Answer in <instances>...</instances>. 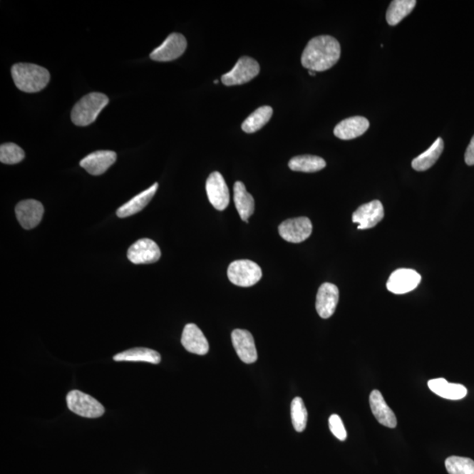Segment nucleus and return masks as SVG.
Returning <instances> with one entry per match:
<instances>
[{
    "instance_id": "26",
    "label": "nucleus",
    "mask_w": 474,
    "mask_h": 474,
    "mask_svg": "<svg viewBox=\"0 0 474 474\" xmlns=\"http://www.w3.org/2000/svg\"><path fill=\"white\" fill-rule=\"evenodd\" d=\"M416 5V0H394L386 12V21L390 26H396L411 14Z\"/></svg>"
},
{
    "instance_id": "19",
    "label": "nucleus",
    "mask_w": 474,
    "mask_h": 474,
    "mask_svg": "<svg viewBox=\"0 0 474 474\" xmlns=\"http://www.w3.org/2000/svg\"><path fill=\"white\" fill-rule=\"evenodd\" d=\"M370 407L375 418L382 426L388 428H396L397 419L392 409L386 404L384 397L378 390H373L370 394Z\"/></svg>"
},
{
    "instance_id": "31",
    "label": "nucleus",
    "mask_w": 474,
    "mask_h": 474,
    "mask_svg": "<svg viewBox=\"0 0 474 474\" xmlns=\"http://www.w3.org/2000/svg\"><path fill=\"white\" fill-rule=\"evenodd\" d=\"M329 424L332 434L335 436L337 439H339L340 441H344V440L346 439L347 432L346 430H345L344 423L339 416L332 415L329 417Z\"/></svg>"
},
{
    "instance_id": "5",
    "label": "nucleus",
    "mask_w": 474,
    "mask_h": 474,
    "mask_svg": "<svg viewBox=\"0 0 474 474\" xmlns=\"http://www.w3.org/2000/svg\"><path fill=\"white\" fill-rule=\"evenodd\" d=\"M67 406L74 414L87 418H98L104 415L105 408L100 401L78 390L67 394Z\"/></svg>"
},
{
    "instance_id": "14",
    "label": "nucleus",
    "mask_w": 474,
    "mask_h": 474,
    "mask_svg": "<svg viewBox=\"0 0 474 474\" xmlns=\"http://www.w3.org/2000/svg\"><path fill=\"white\" fill-rule=\"evenodd\" d=\"M116 159L117 155L112 150H98L82 159L81 166L91 175L98 176L107 172Z\"/></svg>"
},
{
    "instance_id": "16",
    "label": "nucleus",
    "mask_w": 474,
    "mask_h": 474,
    "mask_svg": "<svg viewBox=\"0 0 474 474\" xmlns=\"http://www.w3.org/2000/svg\"><path fill=\"white\" fill-rule=\"evenodd\" d=\"M235 350L245 364H253L257 360V351L253 336L245 329H235L231 335Z\"/></svg>"
},
{
    "instance_id": "22",
    "label": "nucleus",
    "mask_w": 474,
    "mask_h": 474,
    "mask_svg": "<svg viewBox=\"0 0 474 474\" xmlns=\"http://www.w3.org/2000/svg\"><path fill=\"white\" fill-rule=\"evenodd\" d=\"M234 202L242 221L248 222L255 210V202L252 195L247 192L244 184L241 181H237L234 185Z\"/></svg>"
},
{
    "instance_id": "4",
    "label": "nucleus",
    "mask_w": 474,
    "mask_h": 474,
    "mask_svg": "<svg viewBox=\"0 0 474 474\" xmlns=\"http://www.w3.org/2000/svg\"><path fill=\"white\" fill-rule=\"evenodd\" d=\"M227 277L236 286L249 287L254 286L262 278V270L255 262L248 259L237 260L227 268Z\"/></svg>"
},
{
    "instance_id": "9",
    "label": "nucleus",
    "mask_w": 474,
    "mask_h": 474,
    "mask_svg": "<svg viewBox=\"0 0 474 474\" xmlns=\"http://www.w3.org/2000/svg\"><path fill=\"white\" fill-rule=\"evenodd\" d=\"M160 257V249L149 238L140 239L128 250V259L135 264H153Z\"/></svg>"
},
{
    "instance_id": "6",
    "label": "nucleus",
    "mask_w": 474,
    "mask_h": 474,
    "mask_svg": "<svg viewBox=\"0 0 474 474\" xmlns=\"http://www.w3.org/2000/svg\"><path fill=\"white\" fill-rule=\"evenodd\" d=\"M259 71V64L255 59L242 56L232 70L222 76V81L227 86L244 85L256 78Z\"/></svg>"
},
{
    "instance_id": "30",
    "label": "nucleus",
    "mask_w": 474,
    "mask_h": 474,
    "mask_svg": "<svg viewBox=\"0 0 474 474\" xmlns=\"http://www.w3.org/2000/svg\"><path fill=\"white\" fill-rule=\"evenodd\" d=\"M24 150L17 144L4 143L0 146V161L6 165H15L24 160Z\"/></svg>"
},
{
    "instance_id": "28",
    "label": "nucleus",
    "mask_w": 474,
    "mask_h": 474,
    "mask_svg": "<svg viewBox=\"0 0 474 474\" xmlns=\"http://www.w3.org/2000/svg\"><path fill=\"white\" fill-rule=\"evenodd\" d=\"M292 422L295 431L302 432L308 423V411L302 398H294L291 404Z\"/></svg>"
},
{
    "instance_id": "23",
    "label": "nucleus",
    "mask_w": 474,
    "mask_h": 474,
    "mask_svg": "<svg viewBox=\"0 0 474 474\" xmlns=\"http://www.w3.org/2000/svg\"><path fill=\"white\" fill-rule=\"evenodd\" d=\"M115 361L146 362L158 364L161 362V356L158 351L148 348H134L120 352L113 356Z\"/></svg>"
},
{
    "instance_id": "21",
    "label": "nucleus",
    "mask_w": 474,
    "mask_h": 474,
    "mask_svg": "<svg viewBox=\"0 0 474 474\" xmlns=\"http://www.w3.org/2000/svg\"><path fill=\"white\" fill-rule=\"evenodd\" d=\"M158 189V183H155L153 185H151L150 188L145 190V191H143L141 193H139L138 195L134 197V198L130 200V202L124 204L123 206H121L119 210H117V215H118V217H130V216L139 213L140 211H142L143 208L150 202V200H153L155 192H157Z\"/></svg>"
},
{
    "instance_id": "18",
    "label": "nucleus",
    "mask_w": 474,
    "mask_h": 474,
    "mask_svg": "<svg viewBox=\"0 0 474 474\" xmlns=\"http://www.w3.org/2000/svg\"><path fill=\"white\" fill-rule=\"evenodd\" d=\"M370 123L365 117L354 116L345 119L336 125L334 135L342 140H351L365 134Z\"/></svg>"
},
{
    "instance_id": "2",
    "label": "nucleus",
    "mask_w": 474,
    "mask_h": 474,
    "mask_svg": "<svg viewBox=\"0 0 474 474\" xmlns=\"http://www.w3.org/2000/svg\"><path fill=\"white\" fill-rule=\"evenodd\" d=\"M15 86L22 92L38 93L47 86L51 75L45 68L33 63H16L12 67Z\"/></svg>"
},
{
    "instance_id": "27",
    "label": "nucleus",
    "mask_w": 474,
    "mask_h": 474,
    "mask_svg": "<svg viewBox=\"0 0 474 474\" xmlns=\"http://www.w3.org/2000/svg\"><path fill=\"white\" fill-rule=\"evenodd\" d=\"M272 113V108L268 105L257 108L242 123V130L248 134L260 130L271 120Z\"/></svg>"
},
{
    "instance_id": "29",
    "label": "nucleus",
    "mask_w": 474,
    "mask_h": 474,
    "mask_svg": "<svg viewBox=\"0 0 474 474\" xmlns=\"http://www.w3.org/2000/svg\"><path fill=\"white\" fill-rule=\"evenodd\" d=\"M445 468L449 474H474V461L469 458L449 457Z\"/></svg>"
},
{
    "instance_id": "15",
    "label": "nucleus",
    "mask_w": 474,
    "mask_h": 474,
    "mask_svg": "<svg viewBox=\"0 0 474 474\" xmlns=\"http://www.w3.org/2000/svg\"><path fill=\"white\" fill-rule=\"evenodd\" d=\"M339 299V290L335 284H322L318 290L316 308L318 314L324 319H328L335 313Z\"/></svg>"
},
{
    "instance_id": "8",
    "label": "nucleus",
    "mask_w": 474,
    "mask_h": 474,
    "mask_svg": "<svg viewBox=\"0 0 474 474\" xmlns=\"http://www.w3.org/2000/svg\"><path fill=\"white\" fill-rule=\"evenodd\" d=\"M312 230V222L306 217L287 220L279 227L280 237L292 244L304 242L311 236Z\"/></svg>"
},
{
    "instance_id": "10",
    "label": "nucleus",
    "mask_w": 474,
    "mask_h": 474,
    "mask_svg": "<svg viewBox=\"0 0 474 474\" xmlns=\"http://www.w3.org/2000/svg\"><path fill=\"white\" fill-rule=\"evenodd\" d=\"M206 190L208 200L215 210H225L229 206L230 196L225 177L221 173L215 172L210 174L207 180Z\"/></svg>"
},
{
    "instance_id": "17",
    "label": "nucleus",
    "mask_w": 474,
    "mask_h": 474,
    "mask_svg": "<svg viewBox=\"0 0 474 474\" xmlns=\"http://www.w3.org/2000/svg\"><path fill=\"white\" fill-rule=\"evenodd\" d=\"M181 343L185 350L193 354L206 355L210 351V344L206 336L196 324L185 325Z\"/></svg>"
},
{
    "instance_id": "33",
    "label": "nucleus",
    "mask_w": 474,
    "mask_h": 474,
    "mask_svg": "<svg viewBox=\"0 0 474 474\" xmlns=\"http://www.w3.org/2000/svg\"><path fill=\"white\" fill-rule=\"evenodd\" d=\"M309 74H310V76H316V72L312 71H309Z\"/></svg>"
},
{
    "instance_id": "12",
    "label": "nucleus",
    "mask_w": 474,
    "mask_h": 474,
    "mask_svg": "<svg viewBox=\"0 0 474 474\" xmlns=\"http://www.w3.org/2000/svg\"><path fill=\"white\" fill-rule=\"evenodd\" d=\"M384 207L379 200L364 204L354 212L352 222L358 223L359 230L371 229L384 218Z\"/></svg>"
},
{
    "instance_id": "13",
    "label": "nucleus",
    "mask_w": 474,
    "mask_h": 474,
    "mask_svg": "<svg viewBox=\"0 0 474 474\" xmlns=\"http://www.w3.org/2000/svg\"><path fill=\"white\" fill-rule=\"evenodd\" d=\"M44 207L36 200H26L18 203L15 214L19 222L25 230L36 227L43 219Z\"/></svg>"
},
{
    "instance_id": "11",
    "label": "nucleus",
    "mask_w": 474,
    "mask_h": 474,
    "mask_svg": "<svg viewBox=\"0 0 474 474\" xmlns=\"http://www.w3.org/2000/svg\"><path fill=\"white\" fill-rule=\"evenodd\" d=\"M422 280L418 272L411 269H398L389 277L386 287L393 294H404L415 290Z\"/></svg>"
},
{
    "instance_id": "24",
    "label": "nucleus",
    "mask_w": 474,
    "mask_h": 474,
    "mask_svg": "<svg viewBox=\"0 0 474 474\" xmlns=\"http://www.w3.org/2000/svg\"><path fill=\"white\" fill-rule=\"evenodd\" d=\"M443 150V141L441 138H439L432 144L430 149H428L426 153L421 154L412 161L413 169L417 170V172H424V170L431 168L438 160Z\"/></svg>"
},
{
    "instance_id": "3",
    "label": "nucleus",
    "mask_w": 474,
    "mask_h": 474,
    "mask_svg": "<svg viewBox=\"0 0 474 474\" xmlns=\"http://www.w3.org/2000/svg\"><path fill=\"white\" fill-rule=\"evenodd\" d=\"M108 103L109 98L103 93H92L86 95L72 109V123L77 126H88L96 120L98 115Z\"/></svg>"
},
{
    "instance_id": "1",
    "label": "nucleus",
    "mask_w": 474,
    "mask_h": 474,
    "mask_svg": "<svg viewBox=\"0 0 474 474\" xmlns=\"http://www.w3.org/2000/svg\"><path fill=\"white\" fill-rule=\"evenodd\" d=\"M341 47L339 41L329 36L313 38L302 56L303 67L314 72L331 69L339 62Z\"/></svg>"
},
{
    "instance_id": "20",
    "label": "nucleus",
    "mask_w": 474,
    "mask_h": 474,
    "mask_svg": "<svg viewBox=\"0 0 474 474\" xmlns=\"http://www.w3.org/2000/svg\"><path fill=\"white\" fill-rule=\"evenodd\" d=\"M428 386L432 392L447 400H461L468 394V389L464 386L450 383L443 378L431 379Z\"/></svg>"
},
{
    "instance_id": "32",
    "label": "nucleus",
    "mask_w": 474,
    "mask_h": 474,
    "mask_svg": "<svg viewBox=\"0 0 474 474\" xmlns=\"http://www.w3.org/2000/svg\"><path fill=\"white\" fill-rule=\"evenodd\" d=\"M465 161L468 165H474V135L473 136L471 142L469 143L468 149H466Z\"/></svg>"
},
{
    "instance_id": "25",
    "label": "nucleus",
    "mask_w": 474,
    "mask_h": 474,
    "mask_svg": "<svg viewBox=\"0 0 474 474\" xmlns=\"http://www.w3.org/2000/svg\"><path fill=\"white\" fill-rule=\"evenodd\" d=\"M288 166L294 172H316L325 168L326 162L316 155H303L292 158Z\"/></svg>"
},
{
    "instance_id": "7",
    "label": "nucleus",
    "mask_w": 474,
    "mask_h": 474,
    "mask_svg": "<svg viewBox=\"0 0 474 474\" xmlns=\"http://www.w3.org/2000/svg\"><path fill=\"white\" fill-rule=\"evenodd\" d=\"M187 47V41L183 35L172 33L166 38L160 46L154 49L150 58L157 62H170L184 54Z\"/></svg>"
}]
</instances>
